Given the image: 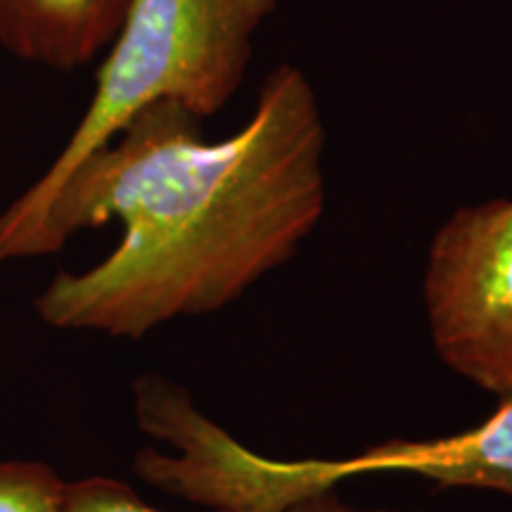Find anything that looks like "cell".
I'll list each match as a JSON object with an SVG mask.
<instances>
[{"instance_id":"obj_1","label":"cell","mask_w":512,"mask_h":512,"mask_svg":"<svg viewBox=\"0 0 512 512\" xmlns=\"http://www.w3.org/2000/svg\"><path fill=\"white\" fill-rule=\"evenodd\" d=\"M325 131L316 88L297 64L266 76L252 117L223 140L178 102L138 112L46 200L0 214V261L64 249L119 221V245L36 297L50 328L143 339L176 318L235 304L297 254L323 219Z\"/></svg>"},{"instance_id":"obj_2","label":"cell","mask_w":512,"mask_h":512,"mask_svg":"<svg viewBox=\"0 0 512 512\" xmlns=\"http://www.w3.org/2000/svg\"><path fill=\"white\" fill-rule=\"evenodd\" d=\"M273 12L275 0H131L81 121L46 174L15 202L46 200L155 102H178L202 121L219 114L240 91L254 38Z\"/></svg>"},{"instance_id":"obj_3","label":"cell","mask_w":512,"mask_h":512,"mask_svg":"<svg viewBox=\"0 0 512 512\" xmlns=\"http://www.w3.org/2000/svg\"><path fill=\"white\" fill-rule=\"evenodd\" d=\"M422 306L441 363L482 392L512 396V200L465 204L434 230Z\"/></svg>"},{"instance_id":"obj_4","label":"cell","mask_w":512,"mask_h":512,"mask_svg":"<svg viewBox=\"0 0 512 512\" xmlns=\"http://www.w3.org/2000/svg\"><path fill=\"white\" fill-rule=\"evenodd\" d=\"M318 482L335 489L361 475L403 472L441 489H482L512 496V396L472 430L432 441H401L373 446L361 456L313 460Z\"/></svg>"},{"instance_id":"obj_5","label":"cell","mask_w":512,"mask_h":512,"mask_svg":"<svg viewBox=\"0 0 512 512\" xmlns=\"http://www.w3.org/2000/svg\"><path fill=\"white\" fill-rule=\"evenodd\" d=\"M131 0H0V46L50 69L83 67L112 43Z\"/></svg>"},{"instance_id":"obj_6","label":"cell","mask_w":512,"mask_h":512,"mask_svg":"<svg viewBox=\"0 0 512 512\" xmlns=\"http://www.w3.org/2000/svg\"><path fill=\"white\" fill-rule=\"evenodd\" d=\"M64 486L41 460H0V512H62Z\"/></svg>"},{"instance_id":"obj_7","label":"cell","mask_w":512,"mask_h":512,"mask_svg":"<svg viewBox=\"0 0 512 512\" xmlns=\"http://www.w3.org/2000/svg\"><path fill=\"white\" fill-rule=\"evenodd\" d=\"M62 512H162L150 508L126 482L112 477H83L64 486ZM221 512V510H209Z\"/></svg>"},{"instance_id":"obj_8","label":"cell","mask_w":512,"mask_h":512,"mask_svg":"<svg viewBox=\"0 0 512 512\" xmlns=\"http://www.w3.org/2000/svg\"><path fill=\"white\" fill-rule=\"evenodd\" d=\"M285 512H406V510H392V508H361V505L342 501L335 494V489L318 491L306 498H299L297 503H292Z\"/></svg>"}]
</instances>
